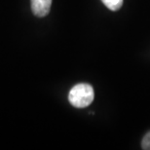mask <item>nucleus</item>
<instances>
[{"mask_svg": "<svg viewBox=\"0 0 150 150\" xmlns=\"http://www.w3.org/2000/svg\"><path fill=\"white\" fill-rule=\"evenodd\" d=\"M95 98L94 88L87 83L75 85L68 94V100L76 108H85L93 103Z\"/></svg>", "mask_w": 150, "mask_h": 150, "instance_id": "nucleus-1", "label": "nucleus"}, {"mask_svg": "<svg viewBox=\"0 0 150 150\" xmlns=\"http://www.w3.org/2000/svg\"><path fill=\"white\" fill-rule=\"evenodd\" d=\"M31 10L36 17L42 18L49 14L52 0H30Z\"/></svg>", "mask_w": 150, "mask_h": 150, "instance_id": "nucleus-2", "label": "nucleus"}, {"mask_svg": "<svg viewBox=\"0 0 150 150\" xmlns=\"http://www.w3.org/2000/svg\"><path fill=\"white\" fill-rule=\"evenodd\" d=\"M101 2L111 11L119 10L123 5V0H101Z\"/></svg>", "mask_w": 150, "mask_h": 150, "instance_id": "nucleus-3", "label": "nucleus"}, {"mask_svg": "<svg viewBox=\"0 0 150 150\" xmlns=\"http://www.w3.org/2000/svg\"><path fill=\"white\" fill-rule=\"evenodd\" d=\"M142 147L144 150H150V132L145 134L142 140Z\"/></svg>", "mask_w": 150, "mask_h": 150, "instance_id": "nucleus-4", "label": "nucleus"}]
</instances>
